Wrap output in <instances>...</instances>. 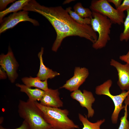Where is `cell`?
<instances>
[{
  "instance_id": "obj_1",
  "label": "cell",
  "mask_w": 129,
  "mask_h": 129,
  "mask_svg": "<svg viewBox=\"0 0 129 129\" xmlns=\"http://www.w3.org/2000/svg\"><path fill=\"white\" fill-rule=\"evenodd\" d=\"M27 11L39 13L46 18L51 24L56 33V39L52 48L56 52L63 39L72 36L84 38L93 43L98 36L91 26L76 22L61 6L48 7L40 5L35 0H30L25 8Z\"/></svg>"
},
{
  "instance_id": "obj_2",
  "label": "cell",
  "mask_w": 129,
  "mask_h": 129,
  "mask_svg": "<svg viewBox=\"0 0 129 129\" xmlns=\"http://www.w3.org/2000/svg\"><path fill=\"white\" fill-rule=\"evenodd\" d=\"M20 117L28 124L30 129H53L45 120L42 112L35 102L20 100L18 106Z\"/></svg>"
},
{
  "instance_id": "obj_3",
  "label": "cell",
  "mask_w": 129,
  "mask_h": 129,
  "mask_svg": "<svg viewBox=\"0 0 129 129\" xmlns=\"http://www.w3.org/2000/svg\"><path fill=\"white\" fill-rule=\"evenodd\" d=\"M35 102L42 112L46 121L53 129L79 128V126L68 117L69 112L67 109L45 106L37 101Z\"/></svg>"
},
{
  "instance_id": "obj_4",
  "label": "cell",
  "mask_w": 129,
  "mask_h": 129,
  "mask_svg": "<svg viewBox=\"0 0 129 129\" xmlns=\"http://www.w3.org/2000/svg\"><path fill=\"white\" fill-rule=\"evenodd\" d=\"M92 11L90 25L98 36L97 41L93 44L92 47L97 50L105 47L110 40L109 35L112 23L107 16L96 12Z\"/></svg>"
},
{
  "instance_id": "obj_5",
  "label": "cell",
  "mask_w": 129,
  "mask_h": 129,
  "mask_svg": "<svg viewBox=\"0 0 129 129\" xmlns=\"http://www.w3.org/2000/svg\"><path fill=\"white\" fill-rule=\"evenodd\" d=\"M112 84L111 79H108L95 88V92L98 95H104L109 97L113 101L115 108L112 114L111 119L113 123L116 124L118 121L119 113L124 108L125 106L123 103L127 96L129 94V90L122 91L120 94L113 95L111 94L110 89Z\"/></svg>"
},
{
  "instance_id": "obj_6",
  "label": "cell",
  "mask_w": 129,
  "mask_h": 129,
  "mask_svg": "<svg viewBox=\"0 0 129 129\" xmlns=\"http://www.w3.org/2000/svg\"><path fill=\"white\" fill-rule=\"evenodd\" d=\"M90 8L92 11L107 16L114 24L121 25L123 23L126 17L124 12L114 8L107 0H92Z\"/></svg>"
},
{
  "instance_id": "obj_7",
  "label": "cell",
  "mask_w": 129,
  "mask_h": 129,
  "mask_svg": "<svg viewBox=\"0 0 129 129\" xmlns=\"http://www.w3.org/2000/svg\"><path fill=\"white\" fill-rule=\"evenodd\" d=\"M0 65L6 72L11 82H15L18 76L17 70L19 64L10 46L7 53L5 54L2 53L0 55Z\"/></svg>"
},
{
  "instance_id": "obj_8",
  "label": "cell",
  "mask_w": 129,
  "mask_h": 129,
  "mask_svg": "<svg viewBox=\"0 0 129 129\" xmlns=\"http://www.w3.org/2000/svg\"><path fill=\"white\" fill-rule=\"evenodd\" d=\"M28 11L22 10L14 12L3 18L0 27V33L13 28L19 23L28 21L35 26L39 25L38 22L35 19L30 18Z\"/></svg>"
},
{
  "instance_id": "obj_9",
  "label": "cell",
  "mask_w": 129,
  "mask_h": 129,
  "mask_svg": "<svg viewBox=\"0 0 129 129\" xmlns=\"http://www.w3.org/2000/svg\"><path fill=\"white\" fill-rule=\"evenodd\" d=\"M70 96L72 99L78 101L82 107L87 109L88 118L93 117L94 111L92 106L95 101V98L91 92L84 90L82 92L80 90L78 89L72 92Z\"/></svg>"
},
{
  "instance_id": "obj_10",
  "label": "cell",
  "mask_w": 129,
  "mask_h": 129,
  "mask_svg": "<svg viewBox=\"0 0 129 129\" xmlns=\"http://www.w3.org/2000/svg\"><path fill=\"white\" fill-rule=\"evenodd\" d=\"M89 75V71L87 68L76 67L73 76L67 81L60 88H64L71 92L79 89V87L85 81Z\"/></svg>"
},
{
  "instance_id": "obj_11",
  "label": "cell",
  "mask_w": 129,
  "mask_h": 129,
  "mask_svg": "<svg viewBox=\"0 0 129 129\" xmlns=\"http://www.w3.org/2000/svg\"><path fill=\"white\" fill-rule=\"evenodd\" d=\"M110 64L116 69L118 76L117 84L122 91L129 90V64H123L112 59Z\"/></svg>"
},
{
  "instance_id": "obj_12",
  "label": "cell",
  "mask_w": 129,
  "mask_h": 129,
  "mask_svg": "<svg viewBox=\"0 0 129 129\" xmlns=\"http://www.w3.org/2000/svg\"><path fill=\"white\" fill-rule=\"evenodd\" d=\"M40 104L45 106L60 108L63 107V103L59 97L58 89L48 88L45 91L43 97L40 101Z\"/></svg>"
},
{
  "instance_id": "obj_13",
  "label": "cell",
  "mask_w": 129,
  "mask_h": 129,
  "mask_svg": "<svg viewBox=\"0 0 129 129\" xmlns=\"http://www.w3.org/2000/svg\"><path fill=\"white\" fill-rule=\"evenodd\" d=\"M43 51L44 48L42 47L40 51L38 54V56L40 60V65L39 71L37 75V76L43 81L47 80L49 79H52L60 75L59 73L53 71L45 65L43 58Z\"/></svg>"
},
{
  "instance_id": "obj_14",
  "label": "cell",
  "mask_w": 129,
  "mask_h": 129,
  "mask_svg": "<svg viewBox=\"0 0 129 129\" xmlns=\"http://www.w3.org/2000/svg\"><path fill=\"white\" fill-rule=\"evenodd\" d=\"M16 86L20 88L21 92L27 95L28 99L33 102L40 101L45 93L44 91L40 89L36 88L32 89L24 84L17 83Z\"/></svg>"
},
{
  "instance_id": "obj_15",
  "label": "cell",
  "mask_w": 129,
  "mask_h": 129,
  "mask_svg": "<svg viewBox=\"0 0 129 129\" xmlns=\"http://www.w3.org/2000/svg\"><path fill=\"white\" fill-rule=\"evenodd\" d=\"M21 80L24 85L30 87H35L44 91L49 88L47 80L42 81L37 76L35 77L31 76L24 77L22 78Z\"/></svg>"
},
{
  "instance_id": "obj_16",
  "label": "cell",
  "mask_w": 129,
  "mask_h": 129,
  "mask_svg": "<svg viewBox=\"0 0 129 129\" xmlns=\"http://www.w3.org/2000/svg\"><path fill=\"white\" fill-rule=\"evenodd\" d=\"M30 0H19L16 1L10 6L0 12V23L1 24L4 17L8 14L16 12L22 10L27 5Z\"/></svg>"
},
{
  "instance_id": "obj_17",
  "label": "cell",
  "mask_w": 129,
  "mask_h": 129,
  "mask_svg": "<svg viewBox=\"0 0 129 129\" xmlns=\"http://www.w3.org/2000/svg\"><path fill=\"white\" fill-rule=\"evenodd\" d=\"M78 117L80 120L83 125V127L82 129H100V126L105 121V119H103L98 120L95 123H93L88 120L86 115L84 117L82 114L79 113Z\"/></svg>"
},
{
  "instance_id": "obj_18",
  "label": "cell",
  "mask_w": 129,
  "mask_h": 129,
  "mask_svg": "<svg viewBox=\"0 0 129 129\" xmlns=\"http://www.w3.org/2000/svg\"><path fill=\"white\" fill-rule=\"evenodd\" d=\"M74 11L83 18L92 17V11L90 8H85L80 2L77 3L73 7Z\"/></svg>"
},
{
  "instance_id": "obj_19",
  "label": "cell",
  "mask_w": 129,
  "mask_h": 129,
  "mask_svg": "<svg viewBox=\"0 0 129 129\" xmlns=\"http://www.w3.org/2000/svg\"><path fill=\"white\" fill-rule=\"evenodd\" d=\"M72 8L69 7L65 9L70 16L77 23L82 25H90L91 18H83L81 17L74 11L71 10Z\"/></svg>"
},
{
  "instance_id": "obj_20",
  "label": "cell",
  "mask_w": 129,
  "mask_h": 129,
  "mask_svg": "<svg viewBox=\"0 0 129 129\" xmlns=\"http://www.w3.org/2000/svg\"><path fill=\"white\" fill-rule=\"evenodd\" d=\"M126 11L127 15L123 23L124 30L119 37V40L121 41L127 42L129 40V9Z\"/></svg>"
},
{
  "instance_id": "obj_21",
  "label": "cell",
  "mask_w": 129,
  "mask_h": 129,
  "mask_svg": "<svg viewBox=\"0 0 129 129\" xmlns=\"http://www.w3.org/2000/svg\"><path fill=\"white\" fill-rule=\"evenodd\" d=\"M127 105H125L124 115L120 119V123L118 129H129V121L127 119Z\"/></svg>"
},
{
  "instance_id": "obj_22",
  "label": "cell",
  "mask_w": 129,
  "mask_h": 129,
  "mask_svg": "<svg viewBox=\"0 0 129 129\" xmlns=\"http://www.w3.org/2000/svg\"><path fill=\"white\" fill-rule=\"evenodd\" d=\"M129 9V0H124L120 6L117 9L123 12Z\"/></svg>"
},
{
  "instance_id": "obj_23",
  "label": "cell",
  "mask_w": 129,
  "mask_h": 129,
  "mask_svg": "<svg viewBox=\"0 0 129 129\" xmlns=\"http://www.w3.org/2000/svg\"><path fill=\"white\" fill-rule=\"evenodd\" d=\"M16 1L15 0H0V11H3L5 9L7 5L9 4Z\"/></svg>"
},
{
  "instance_id": "obj_24",
  "label": "cell",
  "mask_w": 129,
  "mask_h": 129,
  "mask_svg": "<svg viewBox=\"0 0 129 129\" xmlns=\"http://www.w3.org/2000/svg\"><path fill=\"white\" fill-rule=\"evenodd\" d=\"M0 129H9L5 128L2 125L0 126ZM14 129H30L27 123L24 120L21 125L19 127Z\"/></svg>"
},
{
  "instance_id": "obj_25",
  "label": "cell",
  "mask_w": 129,
  "mask_h": 129,
  "mask_svg": "<svg viewBox=\"0 0 129 129\" xmlns=\"http://www.w3.org/2000/svg\"><path fill=\"white\" fill-rule=\"evenodd\" d=\"M119 59L129 64V49L126 54L120 56Z\"/></svg>"
},
{
  "instance_id": "obj_26",
  "label": "cell",
  "mask_w": 129,
  "mask_h": 129,
  "mask_svg": "<svg viewBox=\"0 0 129 129\" xmlns=\"http://www.w3.org/2000/svg\"><path fill=\"white\" fill-rule=\"evenodd\" d=\"M109 3H113L117 9L121 5L122 1V0H107Z\"/></svg>"
},
{
  "instance_id": "obj_27",
  "label": "cell",
  "mask_w": 129,
  "mask_h": 129,
  "mask_svg": "<svg viewBox=\"0 0 129 129\" xmlns=\"http://www.w3.org/2000/svg\"><path fill=\"white\" fill-rule=\"evenodd\" d=\"M7 76L6 72L1 67H0V79L4 80L5 79Z\"/></svg>"
},
{
  "instance_id": "obj_28",
  "label": "cell",
  "mask_w": 129,
  "mask_h": 129,
  "mask_svg": "<svg viewBox=\"0 0 129 129\" xmlns=\"http://www.w3.org/2000/svg\"><path fill=\"white\" fill-rule=\"evenodd\" d=\"M125 105L129 106V94L127 96L124 100Z\"/></svg>"
},
{
  "instance_id": "obj_29",
  "label": "cell",
  "mask_w": 129,
  "mask_h": 129,
  "mask_svg": "<svg viewBox=\"0 0 129 129\" xmlns=\"http://www.w3.org/2000/svg\"><path fill=\"white\" fill-rule=\"evenodd\" d=\"M74 1V0H67L64 1L63 3V4H65L69 3L71 2Z\"/></svg>"
}]
</instances>
